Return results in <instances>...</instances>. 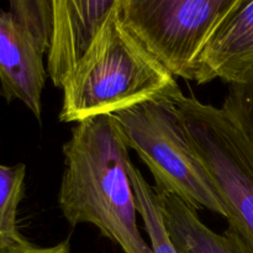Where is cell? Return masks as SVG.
<instances>
[{"label": "cell", "instance_id": "8fae6325", "mask_svg": "<svg viewBox=\"0 0 253 253\" xmlns=\"http://www.w3.org/2000/svg\"><path fill=\"white\" fill-rule=\"evenodd\" d=\"M26 167L0 165V247L26 241L17 227V211L25 194Z\"/></svg>", "mask_w": 253, "mask_h": 253}, {"label": "cell", "instance_id": "4fadbf2b", "mask_svg": "<svg viewBox=\"0 0 253 253\" xmlns=\"http://www.w3.org/2000/svg\"><path fill=\"white\" fill-rule=\"evenodd\" d=\"M222 108L230 114L253 151V71L229 84Z\"/></svg>", "mask_w": 253, "mask_h": 253}, {"label": "cell", "instance_id": "ba28073f", "mask_svg": "<svg viewBox=\"0 0 253 253\" xmlns=\"http://www.w3.org/2000/svg\"><path fill=\"white\" fill-rule=\"evenodd\" d=\"M253 71V0H241L210 37L199 58L195 83H236Z\"/></svg>", "mask_w": 253, "mask_h": 253}, {"label": "cell", "instance_id": "9c48e42d", "mask_svg": "<svg viewBox=\"0 0 253 253\" xmlns=\"http://www.w3.org/2000/svg\"><path fill=\"white\" fill-rule=\"evenodd\" d=\"M162 198L166 226L179 253H250L230 231L216 234L174 195Z\"/></svg>", "mask_w": 253, "mask_h": 253}, {"label": "cell", "instance_id": "5bb4252c", "mask_svg": "<svg viewBox=\"0 0 253 253\" xmlns=\"http://www.w3.org/2000/svg\"><path fill=\"white\" fill-rule=\"evenodd\" d=\"M0 253H71V242L67 239L53 246L42 247L31 244L29 240H26L12 246L0 247Z\"/></svg>", "mask_w": 253, "mask_h": 253}, {"label": "cell", "instance_id": "52a82bcc", "mask_svg": "<svg viewBox=\"0 0 253 253\" xmlns=\"http://www.w3.org/2000/svg\"><path fill=\"white\" fill-rule=\"evenodd\" d=\"M46 52L31 30L0 9V85L7 103L17 100L41 120L42 93L48 78Z\"/></svg>", "mask_w": 253, "mask_h": 253}, {"label": "cell", "instance_id": "7a4b0ae2", "mask_svg": "<svg viewBox=\"0 0 253 253\" xmlns=\"http://www.w3.org/2000/svg\"><path fill=\"white\" fill-rule=\"evenodd\" d=\"M61 89L59 121L76 124L182 90L174 74L124 26L118 15L104 27Z\"/></svg>", "mask_w": 253, "mask_h": 253}, {"label": "cell", "instance_id": "5b68a950", "mask_svg": "<svg viewBox=\"0 0 253 253\" xmlns=\"http://www.w3.org/2000/svg\"><path fill=\"white\" fill-rule=\"evenodd\" d=\"M241 0H119L118 19L177 78L195 82L202 52Z\"/></svg>", "mask_w": 253, "mask_h": 253}, {"label": "cell", "instance_id": "277c9868", "mask_svg": "<svg viewBox=\"0 0 253 253\" xmlns=\"http://www.w3.org/2000/svg\"><path fill=\"white\" fill-rule=\"evenodd\" d=\"M178 109L226 211L231 232L253 253V151L222 106L178 94Z\"/></svg>", "mask_w": 253, "mask_h": 253}, {"label": "cell", "instance_id": "8992f818", "mask_svg": "<svg viewBox=\"0 0 253 253\" xmlns=\"http://www.w3.org/2000/svg\"><path fill=\"white\" fill-rule=\"evenodd\" d=\"M53 36L47 53V73L56 88L118 12L119 0H51Z\"/></svg>", "mask_w": 253, "mask_h": 253}, {"label": "cell", "instance_id": "30bf717a", "mask_svg": "<svg viewBox=\"0 0 253 253\" xmlns=\"http://www.w3.org/2000/svg\"><path fill=\"white\" fill-rule=\"evenodd\" d=\"M130 178L135 192L137 212L150 239L151 251L152 253H179L166 226L161 195L133 163L130 165Z\"/></svg>", "mask_w": 253, "mask_h": 253}, {"label": "cell", "instance_id": "6da1fadb", "mask_svg": "<svg viewBox=\"0 0 253 253\" xmlns=\"http://www.w3.org/2000/svg\"><path fill=\"white\" fill-rule=\"evenodd\" d=\"M128 150L114 115L77 123L62 147L58 208L72 227L93 225L124 253H152L138 230Z\"/></svg>", "mask_w": 253, "mask_h": 253}, {"label": "cell", "instance_id": "7c38bea8", "mask_svg": "<svg viewBox=\"0 0 253 253\" xmlns=\"http://www.w3.org/2000/svg\"><path fill=\"white\" fill-rule=\"evenodd\" d=\"M9 11L31 30L47 56L53 36L51 0H9Z\"/></svg>", "mask_w": 253, "mask_h": 253}, {"label": "cell", "instance_id": "3957f363", "mask_svg": "<svg viewBox=\"0 0 253 253\" xmlns=\"http://www.w3.org/2000/svg\"><path fill=\"white\" fill-rule=\"evenodd\" d=\"M174 95H165L114 114L130 150L155 180L158 194L174 195L197 210L226 217L207 167L189 137Z\"/></svg>", "mask_w": 253, "mask_h": 253}]
</instances>
